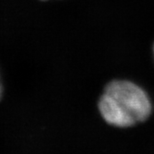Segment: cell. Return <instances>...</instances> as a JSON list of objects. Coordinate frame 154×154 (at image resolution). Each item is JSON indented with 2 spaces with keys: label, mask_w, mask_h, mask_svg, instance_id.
<instances>
[{
  "label": "cell",
  "mask_w": 154,
  "mask_h": 154,
  "mask_svg": "<svg viewBox=\"0 0 154 154\" xmlns=\"http://www.w3.org/2000/svg\"><path fill=\"white\" fill-rule=\"evenodd\" d=\"M99 113L110 126L126 128L147 120L152 103L146 93L128 81H113L99 102Z\"/></svg>",
  "instance_id": "1"
},
{
  "label": "cell",
  "mask_w": 154,
  "mask_h": 154,
  "mask_svg": "<svg viewBox=\"0 0 154 154\" xmlns=\"http://www.w3.org/2000/svg\"><path fill=\"white\" fill-rule=\"evenodd\" d=\"M2 97V85H1V81H0V99Z\"/></svg>",
  "instance_id": "2"
}]
</instances>
